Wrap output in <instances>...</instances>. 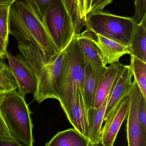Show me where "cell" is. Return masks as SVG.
<instances>
[{
    "label": "cell",
    "instance_id": "1",
    "mask_svg": "<svg viewBox=\"0 0 146 146\" xmlns=\"http://www.w3.org/2000/svg\"><path fill=\"white\" fill-rule=\"evenodd\" d=\"M9 31L17 42H30L35 44L46 61L59 52L42 21L24 0H16L10 5Z\"/></svg>",
    "mask_w": 146,
    "mask_h": 146
},
{
    "label": "cell",
    "instance_id": "2",
    "mask_svg": "<svg viewBox=\"0 0 146 146\" xmlns=\"http://www.w3.org/2000/svg\"><path fill=\"white\" fill-rule=\"evenodd\" d=\"M19 50L29 65L37 81L34 99L40 104L47 99L58 100L56 85L61 72L64 49L46 61L41 50L30 42H17Z\"/></svg>",
    "mask_w": 146,
    "mask_h": 146
},
{
    "label": "cell",
    "instance_id": "3",
    "mask_svg": "<svg viewBox=\"0 0 146 146\" xmlns=\"http://www.w3.org/2000/svg\"><path fill=\"white\" fill-rule=\"evenodd\" d=\"M85 63L78 40L74 36L64 49L61 72L56 85L58 100L63 110L72 103L78 90L83 94Z\"/></svg>",
    "mask_w": 146,
    "mask_h": 146
},
{
    "label": "cell",
    "instance_id": "4",
    "mask_svg": "<svg viewBox=\"0 0 146 146\" xmlns=\"http://www.w3.org/2000/svg\"><path fill=\"white\" fill-rule=\"evenodd\" d=\"M0 110L13 138L26 146H33L31 112L25 98L16 90L0 99Z\"/></svg>",
    "mask_w": 146,
    "mask_h": 146
},
{
    "label": "cell",
    "instance_id": "5",
    "mask_svg": "<svg viewBox=\"0 0 146 146\" xmlns=\"http://www.w3.org/2000/svg\"><path fill=\"white\" fill-rule=\"evenodd\" d=\"M135 22L132 17H123L101 12L87 15L86 30L95 35H101L109 39L130 46Z\"/></svg>",
    "mask_w": 146,
    "mask_h": 146
},
{
    "label": "cell",
    "instance_id": "6",
    "mask_svg": "<svg viewBox=\"0 0 146 146\" xmlns=\"http://www.w3.org/2000/svg\"><path fill=\"white\" fill-rule=\"evenodd\" d=\"M42 22L58 51L75 36L73 20L63 0H51Z\"/></svg>",
    "mask_w": 146,
    "mask_h": 146
},
{
    "label": "cell",
    "instance_id": "7",
    "mask_svg": "<svg viewBox=\"0 0 146 146\" xmlns=\"http://www.w3.org/2000/svg\"><path fill=\"white\" fill-rule=\"evenodd\" d=\"M129 94L130 104L127 116V132L128 146H146V132L138 118V108L141 92L135 80Z\"/></svg>",
    "mask_w": 146,
    "mask_h": 146
},
{
    "label": "cell",
    "instance_id": "8",
    "mask_svg": "<svg viewBox=\"0 0 146 146\" xmlns=\"http://www.w3.org/2000/svg\"><path fill=\"white\" fill-rule=\"evenodd\" d=\"M6 57L18 85V92L25 98L29 93L34 95L37 90L36 77L24 57L21 54L14 56L7 52Z\"/></svg>",
    "mask_w": 146,
    "mask_h": 146
},
{
    "label": "cell",
    "instance_id": "9",
    "mask_svg": "<svg viewBox=\"0 0 146 146\" xmlns=\"http://www.w3.org/2000/svg\"><path fill=\"white\" fill-rule=\"evenodd\" d=\"M130 99L125 97L109 114L102 129L100 143L103 146H114L118 132L129 110Z\"/></svg>",
    "mask_w": 146,
    "mask_h": 146
},
{
    "label": "cell",
    "instance_id": "10",
    "mask_svg": "<svg viewBox=\"0 0 146 146\" xmlns=\"http://www.w3.org/2000/svg\"><path fill=\"white\" fill-rule=\"evenodd\" d=\"M63 111L74 129L87 139V110L84 95L80 89L77 91L72 103Z\"/></svg>",
    "mask_w": 146,
    "mask_h": 146
},
{
    "label": "cell",
    "instance_id": "11",
    "mask_svg": "<svg viewBox=\"0 0 146 146\" xmlns=\"http://www.w3.org/2000/svg\"><path fill=\"white\" fill-rule=\"evenodd\" d=\"M133 76L130 66L123 65L119 78L108 100L104 121L121 101L129 94L133 86L132 80Z\"/></svg>",
    "mask_w": 146,
    "mask_h": 146
},
{
    "label": "cell",
    "instance_id": "12",
    "mask_svg": "<svg viewBox=\"0 0 146 146\" xmlns=\"http://www.w3.org/2000/svg\"><path fill=\"white\" fill-rule=\"evenodd\" d=\"M85 60L83 95L87 110L89 108H94L97 90L107 66H95Z\"/></svg>",
    "mask_w": 146,
    "mask_h": 146
},
{
    "label": "cell",
    "instance_id": "13",
    "mask_svg": "<svg viewBox=\"0 0 146 146\" xmlns=\"http://www.w3.org/2000/svg\"><path fill=\"white\" fill-rule=\"evenodd\" d=\"M95 42L98 47L102 58L103 65L106 67L108 64L116 63L124 55L130 53L129 45L109 39L101 35H96Z\"/></svg>",
    "mask_w": 146,
    "mask_h": 146
},
{
    "label": "cell",
    "instance_id": "14",
    "mask_svg": "<svg viewBox=\"0 0 146 146\" xmlns=\"http://www.w3.org/2000/svg\"><path fill=\"white\" fill-rule=\"evenodd\" d=\"M121 71L113 83L109 94L101 106L97 109L89 108L87 109L88 120V136L87 139L91 144L100 143V135L102 125L104 122L105 113L107 107V103L112 90L115 86L121 74Z\"/></svg>",
    "mask_w": 146,
    "mask_h": 146
},
{
    "label": "cell",
    "instance_id": "15",
    "mask_svg": "<svg viewBox=\"0 0 146 146\" xmlns=\"http://www.w3.org/2000/svg\"><path fill=\"white\" fill-rule=\"evenodd\" d=\"M92 33L91 32L86 30L82 33L75 35V37L78 40L85 60L93 66H102L103 58L95 42L96 38Z\"/></svg>",
    "mask_w": 146,
    "mask_h": 146
},
{
    "label": "cell",
    "instance_id": "16",
    "mask_svg": "<svg viewBox=\"0 0 146 146\" xmlns=\"http://www.w3.org/2000/svg\"><path fill=\"white\" fill-rule=\"evenodd\" d=\"M123 65L117 62L106 67L96 93L95 109L99 108L103 104Z\"/></svg>",
    "mask_w": 146,
    "mask_h": 146
},
{
    "label": "cell",
    "instance_id": "17",
    "mask_svg": "<svg viewBox=\"0 0 146 146\" xmlns=\"http://www.w3.org/2000/svg\"><path fill=\"white\" fill-rule=\"evenodd\" d=\"M88 139L74 128L59 132L49 141L45 146H88Z\"/></svg>",
    "mask_w": 146,
    "mask_h": 146
},
{
    "label": "cell",
    "instance_id": "18",
    "mask_svg": "<svg viewBox=\"0 0 146 146\" xmlns=\"http://www.w3.org/2000/svg\"><path fill=\"white\" fill-rule=\"evenodd\" d=\"M129 48L130 56L146 62V16L135 25Z\"/></svg>",
    "mask_w": 146,
    "mask_h": 146
},
{
    "label": "cell",
    "instance_id": "19",
    "mask_svg": "<svg viewBox=\"0 0 146 146\" xmlns=\"http://www.w3.org/2000/svg\"><path fill=\"white\" fill-rule=\"evenodd\" d=\"M17 89V82L9 66L3 59L0 58V99Z\"/></svg>",
    "mask_w": 146,
    "mask_h": 146
},
{
    "label": "cell",
    "instance_id": "20",
    "mask_svg": "<svg viewBox=\"0 0 146 146\" xmlns=\"http://www.w3.org/2000/svg\"><path fill=\"white\" fill-rule=\"evenodd\" d=\"M130 56V66L133 76L144 98H146V62L133 56Z\"/></svg>",
    "mask_w": 146,
    "mask_h": 146
},
{
    "label": "cell",
    "instance_id": "21",
    "mask_svg": "<svg viewBox=\"0 0 146 146\" xmlns=\"http://www.w3.org/2000/svg\"><path fill=\"white\" fill-rule=\"evenodd\" d=\"M65 7L73 20L75 34L80 33L81 31L85 26V21L81 19L79 11L78 0H63Z\"/></svg>",
    "mask_w": 146,
    "mask_h": 146
},
{
    "label": "cell",
    "instance_id": "22",
    "mask_svg": "<svg viewBox=\"0 0 146 146\" xmlns=\"http://www.w3.org/2000/svg\"><path fill=\"white\" fill-rule=\"evenodd\" d=\"M12 3L0 4V36L7 41L9 34V15L10 5Z\"/></svg>",
    "mask_w": 146,
    "mask_h": 146
},
{
    "label": "cell",
    "instance_id": "23",
    "mask_svg": "<svg viewBox=\"0 0 146 146\" xmlns=\"http://www.w3.org/2000/svg\"><path fill=\"white\" fill-rule=\"evenodd\" d=\"M41 21L43 20L51 0H24Z\"/></svg>",
    "mask_w": 146,
    "mask_h": 146
},
{
    "label": "cell",
    "instance_id": "24",
    "mask_svg": "<svg viewBox=\"0 0 146 146\" xmlns=\"http://www.w3.org/2000/svg\"><path fill=\"white\" fill-rule=\"evenodd\" d=\"M135 13L133 17L136 24H139L146 16V0H135Z\"/></svg>",
    "mask_w": 146,
    "mask_h": 146
},
{
    "label": "cell",
    "instance_id": "25",
    "mask_svg": "<svg viewBox=\"0 0 146 146\" xmlns=\"http://www.w3.org/2000/svg\"><path fill=\"white\" fill-rule=\"evenodd\" d=\"M138 118L141 126L146 132V98L141 93L138 108Z\"/></svg>",
    "mask_w": 146,
    "mask_h": 146
},
{
    "label": "cell",
    "instance_id": "26",
    "mask_svg": "<svg viewBox=\"0 0 146 146\" xmlns=\"http://www.w3.org/2000/svg\"><path fill=\"white\" fill-rule=\"evenodd\" d=\"M113 0H92L89 13L103 12L104 8L110 4Z\"/></svg>",
    "mask_w": 146,
    "mask_h": 146
},
{
    "label": "cell",
    "instance_id": "27",
    "mask_svg": "<svg viewBox=\"0 0 146 146\" xmlns=\"http://www.w3.org/2000/svg\"><path fill=\"white\" fill-rule=\"evenodd\" d=\"M0 137L9 139L13 138L6 124L1 110H0Z\"/></svg>",
    "mask_w": 146,
    "mask_h": 146
},
{
    "label": "cell",
    "instance_id": "28",
    "mask_svg": "<svg viewBox=\"0 0 146 146\" xmlns=\"http://www.w3.org/2000/svg\"><path fill=\"white\" fill-rule=\"evenodd\" d=\"M0 146H26L14 138L9 139L0 137Z\"/></svg>",
    "mask_w": 146,
    "mask_h": 146
},
{
    "label": "cell",
    "instance_id": "29",
    "mask_svg": "<svg viewBox=\"0 0 146 146\" xmlns=\"http://www.w3.org/2000/svg\"><path fill=\"white\" fill-rule=\"evenodd\" d=\"M8 41L0 36V58L5 59Z\"/></svg>",
    "mask_w": 146,
    "mask_h": 146
},
{
    "label": "cell",
    "instance_id": "30",
    "mask_svg": "<svg viewBox=\"0 0 146 146\" xmlns=\"http://www.w3.org/2000/svg\"><path fill=\"white\" fill-rule=\"evenodd\" d=\"M79 11L81 19L85 21L86 14L85 11V0H78Z\"/></svg>",
    "mask_w": 146,
    "mask_h": 146
},
{
    "label": "cell",
    "instance_id": "31",
    "mask_svg": "<svg viewBox=\"0 0 146 146\" xmlns=\"http://www.w3.org/2000/svg\"><path fill=\"white\" fill-rule=\"evenodd\" d=\"M92 0H85V11L86 15L88 14L90 12Z\"/></svg>",
    "mask_w": 146,
    "mask_h": 146
},
{
    "label": "cell",
    "instance_id": "32",
    "mask_svg": "<svg viewBox=\"0 0 146 146\" xmlns=\"http://www.w3.org/2000/svg\"><path fill=\"white\" fill-rule=\"evenodd\" d=\"M16 0H0V4L7 3H12Z\"/></svg>",
    "mask_w": 146,
    "mask_h": 146
},
{
    "label": "cell",
    "instance_id": "33",
    "mask_svg": "<svg viewBox=\"0 0 146 146\" xmlns=\"http://www.w3.org/2000/svg\"><path fill=\"white\" fill-rule=\"evenodd\" d=\"M88 146H103L100 145V143H96V144H91L89 143Z\"/></svg>",
    "mask_w": 146,
    "mask_h": 146
}]
</instances>
